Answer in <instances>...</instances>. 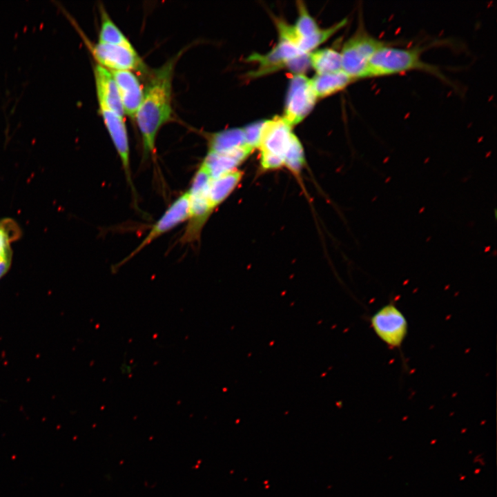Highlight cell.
Listing matches in <instances>:
<instances>
[{"label":"cell","instance_id":"obj_1","mask_svg":"<svg viewBox=\"0 0 497 497\" xmlns=\"http://www.w3.org/2000/svg\"><path fill=\"white\" fill-rule=\"evenodd\" d=\"M176 59L167 61L150 75L135 118L143 143L144 156L153 155L159 128L172 116V79Z\"/></svg>","mask_w":497,"mask_h":497},{"label":"cell","instance_id":"obj_2","mask_svg":"<svg viewBox=\"0 0 497 497\" xmlns=\"http://www.w3.org/2000/svg\"><path fill=\"white\" fill-rule=\"evenodd\" d=\"M420 48H400L387 44L371 58L364 78L380 77L411 70H422L441 77L435 66L423 61Z\"/></svg>","mask_w":497,"mask_h":497},{"label":"cell","instance_id":"obj_3","mask_svg":"<svg viewBox=\"0 0 497 497\" xmlns=\"http://www.w3.org/2000/svg\"><path fill=\"white\" fill-rule=\"evenodd\" d=\"M293 133L291 127L282 117L263 122L258 148L260 150V166L269 170L284 166V156Z\"/></svg>","mask_w":497,"mask_h":497},{"label":"cell","instance_id":"obj_4","mask_svg":"<svg viewBox=\"0 0 497 497\" xmlns=\"http://www.w3.org/2000/svg\"><path fill=\"white\" fill-rule=\"evenodd\" d=\"M387 44L368 33L363 28H358L342 46L340 52L342 70L353 81L364 78L372 56Z\"/></svg>","mask_w":497,"mask_h":497},{"label":"cell","instance_id":"obj_5","mask_svg":"<svg viewBox=\"0 0 497 497\" xmlns=\"http://www.w3.org/2000/svg\"><path fill=\"white\" fill-rule=\"evenodd\" d=\"M211 180L210 174L205 169L198 168L188 190L190 212L187 226L180 239L183 244L199 241L202 228L213 212L206 197V190Z\"/></svg>","mask_w":497,"mask_h":497},{"label":"cell","instance_id":"obj_6","mask_svg":"<svg viewBox=\"0 0 497 497\" xmlns=\"http://www.w3.org/2000/svg\"><path fill=\"white\" fill-rule=\"evenodd\" d=\"M376 336L391 349H400L408 333V322L393 302L382 306L370 318Z\"/></svg>","mask_w":497,"mask_h":497},{"label":"cell","instance_id":"obj_7","mask_svg":"<svg viewBox=\"0 0 497 497\" xmlns=\"http://www.w3.org/2000/svg\"><path fill=\"white\" fill-rule=\"evenodd\" d=\"M316 99L311 79L304 74L293 75L290 81L282 118L291 127L298 124L312 110Z\"/></svg>","mask_w":497,"mask_h":497},{"label":"cell","instance_id":"obj_8","mask_svg":"<svg viewBox=\"0 0 497 497\" xmlns=\"http://www.w3.org/2000/svg\"><path fill=\"white\" fill-rule=\"evenodd\" d=\"M190 212V194L188 191L179 195L166 209L162 217L151 227L139 246L117 266H121L138 254L158 237L188 220Z\"/></svg>","mask_w":497,"mask_h":497},{"label":"cell","instance_id":"obj_9","mask_svg":"<svg viewBox=\"0 0 497 497\" xmlns=\"http://www.w3.org/2000/svg\"><path fill=\"white\" fill-rule=\"evenodd\" d=\"M98 64L109 70H138L146 67L142 59L132 47L97 42L90 47Z\"/></svg>","mask_w":497,"mask_h":497},{"label":"cell","instance_id":"obj_10","mask_svg":"<svg viewBox=\"0 0 497 497\" xmlns=\"http://www.w3.org/2000/svg\"><path fill=\"white\" fill-rule=\"evenodd\" d=\"M99 106L105 126L120 158L128 184L135 195L130 170L128 137L123 117L104 105Z\"/></svg>","mask_w":497,"mask_h":497},{"label":"cell","instance_id":"obj_11","mask_svg":"<svg viewBox=\"0 0 497 497\" xmlns=\"http://www.w3.org/2000/svg\"><path fill=\"white\" fill-rule=\"evenodd\" d=\"M306 54L301 52L291 43L280 39L279 43L270 52L265 55H252L249 59L259 63L257 69L252 72L253 77L260 76L275 71L284 66L292 59Z\"/></svg>","mask_w":497,"mask_h":497},{"label":"cell","instance_id":"obj_12","mask_svg":"<svg viewBox=\"0 0 497 497\" xmlns=\"http://www.w3.org/2000/svg\"><path fill=\"white\" fill-rule=\"evenodd\" d=\"M117 86L124 114L135 117L144 97L137 76L130 70H110Z\"/></svg>","mask_w":497,"mask_h":497},{"label":"cell","instance_id":"obj_13","mask_svg":"<svg viewBox=\"0 0 497 497\" xmlns=\"http://www.w3.org/2000/svg\"><path fill=\"white\" fill-rule=\"evenodd\" d=\"M94 75L99 105H104L124 117V111L119 92L110 70L97 64Z\"/></svg>","mask_w":497,"mask_h":497},{"label":"cell","instance_id":"obj_14","mask_svg":"<svg viewBox=\"0 0 497 497\" xmlns=\"http://www.w3.org/2000/svg\"><path fill=\"white\" fill-rule=\"evenodd\" d=\"M242 172L235 169L212 178L206 190V197L213 211L234 191L242 177Z\"/></svg>","mask_w":497,"mask_h":497},{"label":"cell","instance_id":"obj_15","mask_svg":"<svg viewBox=\"0 0 497 497\" xmlns=\"http://www.w3.org/2000/svg\"><path fill=\"white\" fill-rule=\"evenodd\" d=\"M208 146L210 153H231L248 145L244 128H234L211 134L208 138Z\"/></svg>","mask_w":497,"mask_h":497},{"label":"cell","instance_id":"obj_16","mask_svg":"<svg viewBox=\"0 0 497 497\" xmlns=\"http://www.w3.org/2000/svg\"><path fill=\"white\" fill-rule=\"evenodd\" d=\"M353 81L342 70L316 74L311 79V86L317 98L334 94L344 89Z\"/></svg>","mask_w":497,"mask_h":497},{"label":"cell","instance_id":"obj_17","mask_svg":"<svg viewBox=\"0 0 497 497\" xmlns=\"http://www.w3.org/2000/svg\"><path fill=\"white\" fill-rule=\"evenodd\" d=\"M310 65L317 74L335 72L342 70L340 52L332 48H324L309 53Z\"/></svg>","mask_w":497,"mask_h":497},{"label":"cell","instance_id":"obj_18","mask_svg":"<svg viewBox=\"0 0 497 497\" xmlns=\"http://www.w3.org/2000/svg\"><path fill=\"white\" fill-rule=\"evenodd\" d=\"M244 159L241 157L228 153L208 152L202 164L209 171L212 178L237 169V166Z\"/></svg>","mask_w":497,"mask_h":497},{"label":"cell","instance_id":"obj_19","mask_svg":"<svg viewBox=\"0 0 497 497\" xmlns=\"http://www.w3.org/2000/svg\"><path fill=\"white\" fill-rule=\"evenodd\" d=\"M21 229L12 218L0 220V262L12 258L11 244L21 237Z\"/></svg>","mask_w":497,"mask_h":497},{"label":"cell","instance_id":"obj_20","mask_svg":"<svg viewBox=\"0 0 497 497\" xmlns=\"http://www.w3.org/2000/svg\"><path fill=\"white\" fill-rule=\"evenodd\" d=\"M98 42L127 47L133 46L104 9L101 10V26Z\"/></svg>","mask_w":497,"mask_h":497},{"label":"cell","instance_id":"obj_21","mask_svg":"<svg viewBox=\"0 0 497 497\" xmlns=\"http://www.w3.org/2000/svg\"><path fill=\"white\" fill-rule=\"evenodd\" d=\"M304 162L303 147L298 138L293 134L284 156V166L298 175L304 167Z\"/></svg>","mask_w":497,"mask_h":497},{"label":"cell","instance_id":"obj_22","mask_svg":"<svg viewBox=\"0 0 497 497\" xmlns=\"http://www.w3.org/2000/svg\"><path fill=\"white\" fill-rule=\"evenodd\" d=\"M263 122L253 123L243 128L246 144L253 149L258 148Z\"/></svg>","mask_w":497,"mask_h":497},{"label":"cell","instance_id":"obj_23","mask_svg":"<svg viewBox=\"0 0 497 497\" xmlns=\"http://www.w3.org/2000/svg\"><path fill=\"white\" fill-rule=\"evenodd\" d=\"M12 258L0 262V279L8 271L10 268Z\"/></svg>","mask_w":497,"mask_h":497}]
</instances>
